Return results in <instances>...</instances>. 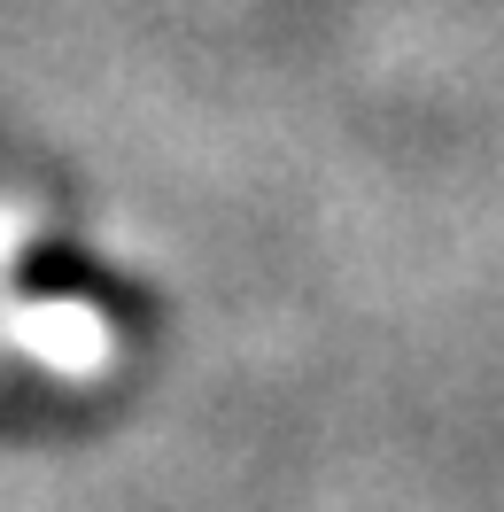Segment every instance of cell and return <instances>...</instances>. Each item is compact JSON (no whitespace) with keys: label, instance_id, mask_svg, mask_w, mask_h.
I'll use <instances>...</instances> for the list:
<instances>
[{"label":"cell","instance_id":"1","mask_svg":"<svg viewBox=\"0 0 504 512\" xmlns=\"http://www.w3.org/2000/svg\"><path fill=\"white\" fill-rule=\"evenodd\" d=\"M16 342L47 365V373H94L101 350H109V326L78 303H47V311H24L16 319Z\"/></svg>","mask_w":504,"mask_h":512}]
</instances>
